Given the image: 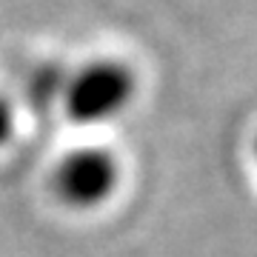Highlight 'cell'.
<instances>
[{"instance_id":"cell-4","label":"cell","mask_w":257,"mask_h":257,"mask_svg":"<svg viewBox=\"0 0 257 257\" xmlns=\"http://www.w3.org/2000/svg\"><path fill=\"white\" fill-rule=\"evenodd\" d=\"M248 160H251V169L257 175V132L251 135V143H248Z\"/></svg>"},{"instance_id":"cell-1","label":"cell","mask_w":257,"mask_h":257,"mask_svg":"<svg viewBox=\"0 0 257 257\" xmlns=\"http://www.w3.org/2000/svg\"><path fill=\"white\" fill-rule=\"evenodd\" d=\"M126 186V163L114 146L83 140L63 149L46 172V194L72 217H97L117 203Z\"/></svg>"},{"instance_id":"cell-2","label":"cell","mask_w":257,"mask_h":257,"mask_svg":"<svg viewBox=\"0 0 257 257\" xmlns=\"http://www.w3.org/2000/svg\"><path fill=\"white\" fill-rule=\"evenodd\" d=\"M140 94L135 66L120 57H94L60 80L57 106L66 123L77 128H103L126 114Z\"/></svg>"},{"instance_id":"cell-3","label":"cell","mask_w":257,"mask_h":257,"mask_svg":"<svg viewBox=\"0 0 257 257\" xmlns=\"http://www.w3.org/2000/svg\"><path fill=\"white\" fill-rule=\"evenodd\" d=\"M18 138V106L9 94L0 92V152L9 149Z\"/></svg>"}]
</instances>
